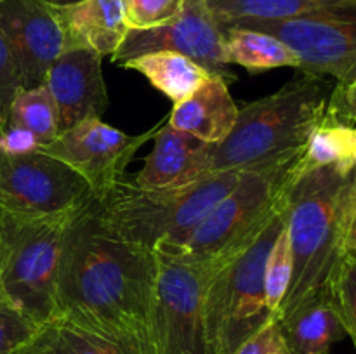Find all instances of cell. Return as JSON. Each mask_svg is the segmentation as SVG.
<instances>
[{
    "instance_id": "cell-1",
    "label": "cell",
    "mask_w": 356,
    "mask_h": 354,
    "mask_svg": "<svg viewBox=\"0 0 356 354\" xmlns=\"http://www.w3.org/2000/svg\"><path fill=\"white\" fill-rule=\"evenodd\" d=\"M156 281L155 252L108 233L89 205L66 233L56 316L108 340L122 354H160Z\"/></svg>"
},
{
    "instance_id": "cell-2",
    "label": "cell",
    "mask_w": 356,
    "mask_h": 354,
    "mask_svg": "<svg viewBox=\"0 0 356 354\" xmlns=\"http://www.w3.org/2000/svg\"><path fill=\"white\" fill-rule=\"evenodd\" d=\"M351 167L329 165L299 172L287 193L285 228L292 253V278L275 319L330 295L344 252V233L355 201Z\"/></svg>"
},
{
    "instance_id": "cell-3",
    "label": "cell",
    "mask_w": 356,
    "mask_h": 354,
    "mask_svg": "<svg viewBox=\"0 0 356 354\" xmlns=\"http://www.w3.org/2000/svg\"><path fill=\"white\" fill-rule=\"evenodd\" d=\"M245 169L209 174L186 186L143 189L134 179H122L90 210L117 238L149 250L181 248L212 208L235 186Z\"/></svg>"
},
{
    "instance_id": "cell-4",
    "label": "cell",
    "mask_w": 356,
    "mask_h": 354,
    "mask_svg": "<svg viewBox=\"0 0 356 354\" xmlns=\"http://www.w3.org/2000/svg\"><path fill=\"white\" fill-rule=\"evenodd\" d=\"M334 85L327 76L301 71L277 92L243 104L233 130L214 146L209 174L247 169L305 149L325 118Z\"/></svg>"
},
{
    "instance_id": "cell-5",
    "label": "cell",
    "mask_w": 356,
    "mask_h": 354,
    "mask_svg": "<svg viewBox=\"0 0 356 354\" xmlns=\"http://www.w3.org/2000/svg\"><path fill=\"white\" fill-rule=\"evenodd\" d=\"M302 151L305 149L247 167L193 236L181 248L163 252L202 264H222L242 252L285 210L287 193L299 174Z\"/></svg>"
},
{
    "instance_id": "cell-6",
    "label": "cell",
    "mask_w": 356,
    "mask_h": 354,
    "mask_svg": "<svg viewBox=\"0 0 356 354\" xmlns=\"http://www.w3.org/2000/svg\"><path fill=\"white\" fill-rule=\"evenodd\" d=\"M75 215L45 219L3 215L0 297L38 326L56 316L63 250Z\"/></svg>"
},
{
    "instance_id": "cell-7",
    "label": "cell",
    "mask_w": 356,
    "mask_h": 354,
    "mask_svg": "<svg viewBox=\"0 0 356 354\" xmlns=\"http://www.w3.org/2000/svg\"><path fill=\"white\" fill-rule=\"evenodd\" d=\"M284 212L242 252L226 262L214 264L205 292V325L214 354H233L249 337L275 319L266 302L264 266L285 224Z\"/></svg>"
},
{
    "instance_id": "cell-8",
    "label": "cell",
    "mask_w": 356,
    "mask_h": 354,
    "mask_svg": "<svg viewBox=\"0 0 356 354\" xmlns=\"http://www.w3.org/2000/svg\"><path fill=\"white\" fill-rule=\"evenodd\" d=\"M221 28H250L280 38L299 58V71L330 76L336 83L356 78V0H344L292 19H242Z\"/></svg>"
},
{
    "instance_id": "cell-9",
    "label": "cell",
    "mask_w": 356,
    "mask_h": 354,
    "mask_svg": "<svg viewBox=\"0 0 356 354\" xmlns=\"http://www.w3.org/2000/svg\"><path fill=\"white\" fill-rule=\"evenodd\" d=\"M155 332L160 354H214L205 325V292L214 264L156 250Z\"/></svg>"
},
{
    "instance_id": "cell-10",
    "label": "cell",
    "mask_w": 356,
    "mask_h": 354,
    "mask_svg": "<svg viewBox=\"0 0 356 354\" xmlns=\"http://www.w3.org/2000/svg\"><path fill=\"white\" fill-rule=\"evenodd\" d=\"M92 201L89 184L42 149L7 156L0 165V208L7 215L26 219L75 215Z\"/></svg>"
},
{
    "instance_id": "cell-11",
    "label": "cell",
    "mask_w": 356,
    "mask_h": 354,
    "mask_svg": "<svg viewBox=\"0 0 356 354\" xmlns=\"http://www.w3.org/2000/svg\"><path fill=\"white\" fill-rule=\"evenodd\" d=\"M165 120L139 135L125 134L101 120L80 121L40 149L75 170L89 184L94 201H99L125 179V169L138 149L155 137Z\"/></svg>"
},
{
    "instance_id": "cell-12",
    "label": "cell",
    "mask_w": 356,
    "mask_h": 354,
    "mask_svg": "<svg viewBox=\"0 0 356 354\" xmlns=\"http://www.w3.org/2000/svg\"><path fill=\"white\" fill-rule=\"evenodd\" d=\"M159 51L186 56L228 83L236 78L226 59L225 35L207 0H183L179 12L167 23L148 30H129L111 58L122 65L136 56Z\"/></svg>"
},
{
    "instance_id": "cell-13",
    "label": "cell",
    "mask_w": 356,
    "mask_h": 354,
    "mask_svg": "<svg viewBox=\"0 0 356 354\" xmlns=\"http://www.w3.org/2000/svg\"><path fill=\"white\" fill-rule=\"evenodd\" d=\"M0 30L16 56L24 89L44 85L49 66L70 49L54 9L44 0H0Z\"/></svg>"
},
{
    "instance_id": "cell-14",
    "label": "cell",
    "mask_w": 356,
    "mask_h": 354,
    "mask_svg": "<svg viewBox=\"0 0 356 354\" xmlns=\"http://www.w3.org/2000/svg\"><path fill=\"white\" fill-rule=\"evenodd\" d=\"M103 56L87 49H68L45 73L44 85L58 110L59 134L87 120H101L110 106Z\"/></svg>"
},
{
    "instance_id": "cell-15",
    "label": "cell",
    "mask_w": 356,
    "mask_h": 354,
    "mask_svg": "<svg viewBox=\"0 0 356 354\" xmlns=\"http://www.w3.org/2000/svg\"><path fill=\"white\" fill-rule=\"evenodd\" d=\"M153 151L134 176L143 189L179 187L209 176L214 146L188 132L170 127L167 120L155 134Z\"/></svg>"
},
{
    "instance_id": "cell-16",
    "label": "cell",
    "mask_w": 356,
    "mask_h": 354,
    "mask_svg": "<svg viewBox=\"0 0 356 354\" xmlns=\"http://www.w3.org/2000/svg\"><path fill=\"white\" fill-rule=\"evenodd\" d=\"M52 9L70 49H87L103 58L113 56L129 31L122 0H79Z\"/></svg>"
},
{
    "instance_id": "cell-17",
    "label": "cell",
    "mask_w": 356,
    "mask_h": 354,
    "mask_svg": "<svg viewBox=\"0 0 356 354\" xmlns=\"http://www.w3.org/2000/svg\"><path fill=\"white\" fill-rule=\"evenodd\" d=\"M238 117V104L229 94L228 82L211 76L191 96L174 104L167 124L188 132L211 144H219L233 130Z\"/></svg>"
},
{
    "instance_id": "cell-18",
    "label": "cell",
    "mask_w": 356,
    "mask_h": 354,
    "mask_svg": "<svg viewBox=\"0 0 356 354\" xmlns=\"http://www.w3.org/2000/svg\"><path fill=\"white\" fill-rule=\"evenodd\" d=\"M277 321L289 354H329L330 347L346 337L330 295L308 302Z\"/></svg>"
},
{
    "instance_id": "cell-19",
    "label": "cell",
    "mask_w": 356,
    "mask_h": 354,
    "mask_svg": "<svg viewBox=\"0 0 356 354\" xmlns=\"http://www.w3.org/2000/svg\"><path fill=\"white\" fill-rule=\"evenodd\" d=\"M120 66L124 69H134L141 73L155 89L169 97L174 104L186 99L195 90L200 89L211 76H214L193 59L170 51L136 56L122 62Z\"/></svg>"
},
{
    "instance_id": "cell-20",
    "label": "cell",
    "mask_w": 356,
    "mask_h": 354,
    "mask_svg": "<svg viewBox=\"0 0 356 354\" xmlns=\"http://www.w3.org/2000/svg\"><path fill=\"white\" fill-rule=\"evenodd\" d=\"M225 35L226 59L250 73L277 68L299 69V58L280 38L250 28H221Z\"/></svg>"
},
{
    "instance_id": "cell-21",
    "label": "cell",
    "mask_w": 356,
    "mask_h": 354,
    "mask_svg": "<svg viewBox=\"0 0 356 354\" xmlns=\"http://www.w3.org/2000/svg\"><path fill=\"white\" fill-rule=\"evenodd\" d=\"M329 165L356 169V127L325 115L306 142L299 158V172Z\"/></svg>"
},
{
    "instance_id": "cell-22",
    "label": "cell",
    "mask_w": 356,
    "mask_h": 354,
    "mask_svg": "<svg viewBox=\"0 0 356 354\" xmlns=\"http://www.w3.org/2000/svg\"><path fill=\"white\" fill-rule=\"evenodd\" d=\"M16 354H122L118 347L63 318L38 326L35 335Z\"/></svg>"
},
{
    "instance_id": "cell-23",
    "label": "cell",
    "mask_w": 356,
    "mask_h": 354,
    "mask_svg": "<svg viewBox=\"0 0 356 354\" xmlns=\"http://www.w3.org/2000/svg\"><path fill=\"white\" fill-rule=\"evenodd\" d=\"M341 2L344 0H207V6L222 26L242 19H292Z\"/></svg>"
},
{
    "instance_id": "cell-24",
    "label": "cell",
    "mask_w": 356,
    "mask_h": 354,
    "mask_svg": "<svg viewBox=\"0 0 356 354\" xmlns=\"http://www.w3.org/2000/svg\"><path fill=\"white\" fill-rule=\"evenodd\" d=\"M7 125L26 128L40 141L42 146L49 144L58 137V110L45 85L23 89L14 97Z\"/></svg>"
},
{
    "instance_id": "cell-25",
    "label": "cell",
    "mask_w": 356,
    "mask_h": 354,
    "mask_svg": "<svg viewBox=\"0 0 356 354\" xmlns=\"http://www.w3.org/2000/svg\"><path fill=\"white\" fill-rule=\"evenodd\" d=\"M292 278V253L289 243L287 228L280 229L264 266V288H266V302L273 318L277 316L285 294L289 290Z\"/></svg>"
},
{
    "instance_id": "cell-26",
    "label": "cell",
    "mask_w": 356,
    "mask_h": 354,
    "mask_svg": "<svg viewBox=\"0 0 356 354\" xmlns=\"http://www.w3.org/2000/svg\"><path fill=\"white\" fill-rule=\"evenodd\" d=\"M330 297L356 349V253L346 252L330 283Z\"/></svg>"
},
{
    "instance_id": "cell-27",
    "label": "cell",
    "mask_w": 356,
    "mask_h": 354,
    "mask_svg": "<svg viewBox=\"0 0 356 354\" xmlns=\"http://www.w3.org/2000/svg\"><path fill=\"white\" fill-rule=\"evenodd\" d=\"M129 30H148L172 19L183 0H122Z\"/></svg>"
},
{
    "instance_id": "cell-28",
    "label": "cell",
    "mask_w": 356,
    "mask_h": 354,
    "mask_svg": "<svg viewBox=\"0 0 356 354\" xmlns=\"http://www.w3.org/2000/svg\"><path fill=\"white\" fill-rule=\"evenodd\" d=\"M37 330L38 325L0 297V354H16Z\"/></svg>"
},
{
    "instance_id": "cell-29",
    "label": "cell",
    "mask_w": 356,
    "mask_h": 354,
    "mask_svg": "<svg viewBox=\"0 0 356 354\" xmlns=\"http://www.w3.org/2000/svg\"><path fill=\"white\" fill-rule=\"evenodd\" d=\"M23 76L13 47L0 30V120L7 125L10 104L23 90Z\"/></svg>"
},
{
    "instance_id": "cell-30",
    "label": "cell",
    "mask_w": 356,
    "mask_h": 354,
    "mask_svg": "<svg viewBox=\"0 0 356 354\" xmlns=\"http://www.w3.org/2000/svg\"><path fill=\"white\" fill-rule=\"evenodd\" d=\"M233 354H289L277 319H271L263 328L257 330Z\"/></svg>"
},
{
    "instance_id": "cell-31",
    "label": "cell",
    "mask_w": 356,
    "mask_h": 354,
    "mask_svg": "<svg viewBox=\"0 0 356 354\" xmlns=\"http://www.w3.org/2000/svg\"><path fill=\"white\" fill-rule=\"evenodd\" d=\"M327 115L341 124L353 125L356 121V78L348 83H336L330 94Z\"/></svg>"
},
{
    "instance_id": "cell-32",
    "label": "cell",
    "mask_w": 356,
    "mask_h": 354,
    "mask_svg": "<svg viewBox=\"0 0 356 354\" xmlns=\"http://www.w3.org/2000/svg\"><path fill=\"white\" fill-rule=\"evenodd\" d=\"M40 141L30 130L16 125H6L2 134V149L6 156H23L38 151Z\"/></svg>"
},
{
    "instance_id": "cell-33",
    "label": "cell",
    "mask_w": 356,
    "mask_h": 354,
    "mask_svg": "<svg viewBox=\"0 0 356 354\" xmlns=\"http://www.w3.org/2000/svg\"><path fill=\"white\" fill-rule=\"evenodd\" d=\"M344 252L356 253V198L351 207L350 219H348L346 233H344Z\"/></svg>"
},
{
    "instance_id": "cell-34",
    "label": "cell",
    "mask_w": 356,
    "mask_h": 354,
    "mask_svg": "<svg viewBox=\"0 0 356 354\" xmlns=\"http://www.w3.org/2000/svg\"><path fill=\"white\" fill-rule=\"evenodd\" d=\"M3 128H6V124H3V121L0 120V165H2L3 160L7 158L6 153H3V149H2V134H3Z\"/></svg>"
},
{
    "instance_id": "cell-35",
    "label": "cell",
    "mask_w": 356,
    "mask_h": 354,
    "mask_svg": "<svg viewBox=\"0 0 356 354\" xmlns=\"http://www.w3.org/2000/svg\"><path fill=\"white\" fill-rule=\"evenodd\" d=\"M44 2H47L49 6H66V3L79 2V0H44Z\"/></svg>"
},
{
    "instance_id": "cell-36",
    "label": "cell",
    "mask_w": 356,
    "mask_h": 354,
    "mask_svg": "<svg viewBox=\"0 0 356 354\" xmlns=\"http://www.w3.org/2000/svg\"><path fill=\"white\" fill-rule=\"evenodd\" d=\"M3 210L2 208H0V239H2V229H3Z\"/></svg>"
},
{
    "instance_id": "cell-37",
    "label": "cell",
    "mask_w": 356,
    "mask_h": 354,
    "mask_svg": "<svg viewBox=\"0 0 356 354\" xmlns=\"http://www.w3.org/2000/svg\"><path fill=\"white\" fill-rule=\"evenodd\" d=\"M353 193H355V198H356V174H355V187H353Z\"/></svg>"
}]
</instances>
